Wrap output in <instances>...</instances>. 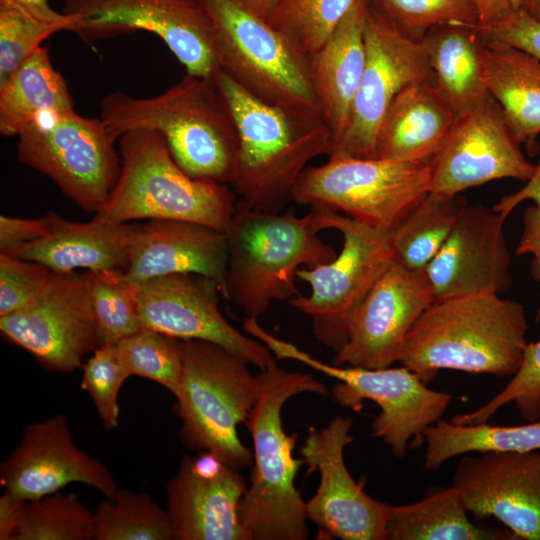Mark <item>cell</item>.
Wrapping results in <instances>:
<instances>
[{
	"label": "cell",
	"instance_id": "obj_38",
	"mask_svg": "<svg viewBox=\"0 0 540 540\" xmlns=\"http://www.w3.org/2000/svg\"><path fill=\"white\" fill-rule=\"evenodd\" d=\"M117 346L128 378L144 377L177 394L182 373L180 339L142 328Z\"/></svg>",
	"mask_w": 540,
	"mask_h": 540
},
{
	"label": "cell",
	"instance_id": "obj_30",
	"mask_svg": "<svg viewBox=\"0 0 540 540\" xmlns=\"http://www.w3.org/2000/svg\"><path fill=\"white\" fill-rule=\"evenodd\" d=\"M389 540H514L510 530L473 523L458 491L437 487L410 504L386 503Z\"/></svg>",
	"mask_w": 540,
	"mask_h": 540
},
{
	"label": "cell",
	"instance_id": "obj_40",
	"mask_svg": "<svg viewBox=\"0 0 540 540\" xmlns=\"http://www.w3.org/2000/svg\"><path fill=\"white\" fill-rule=\"evenodd\" d=\"M513 403L527 421L540 419V339L528 342L522 362L509 383L487 403L452 417L456 424L485 423L503 406Z\"/></svg>",
	"mask_w": 540,
	"mask_h": 540
},
{
	"label": "cell",
	"instance_id": "obj_18",
	"mask_svg": "<svg viewBox=\"0 0 540 540\" xmlns=\"http://www.w3.org/2000/svg\"><path fill=\"white\" fill-rule=\"evenodd\" d=\"M220 288L197 274H170L139 283L142 328L180 340L215 343L260 370L276 358L261 342L240 332L222 315Z\"/></svg>",
	"mask_w": 540,
	"mask_h": 540
},
{
	"label": "cell",
	"instance_id": "obj_34",
	"mask_svg": "<svg viewBox=\"0 0 540 540\" xmlns=\"http://www.w3.org/2000/svg\"><path fill=\"white\" fill-rule=\"evenodd\" d=\"M96 540H175L167 510L145 492L118 489L94 511Z\"/></svg>",
	"mask_w": 540,
	"mask_h": 540
},
{
	"label": "cell",
	"instance_id": "obj_37",
	"mask_svg": "<svg viewBox=\"0 0 540 540\" xmlns=\"http://www.w3.org/2000/svg\"><path fill=\"white\" fill-rule=\"evenodd\" d=\"M94 532V512L76 494L56 492L25 502L15 540H91Z\"/></svg>",
	"mask_w": 540,
	"mask_h": 540
},
{
	"label": "cell",
	"instance_id": "obj_50",
	"mask_svg": "<svg viewBox=\"0 0 540 540\" xmlns=\"http://www.w3.org/2000/svg\"><path fill=\"white\" fill-rule=\"evenodd\" d=\"M249 10L268 21L280 0H239Z\"/></svg>",
	"mask_w": 540,
	"mask_h": 540
},
{
	"label": "cell",
	"instance_id": "obj_1",
	"mask_svg": "<svg viewBox=\"0 0 540 540\" xmlns=\"http://www.w3.org/2000/svg\"><path fill=\"white\" fill-rule=\"evenodd\" d=\"M229 105L239 149L231 188L248 209L279 213L293 201L307 164L329 156L331 131L318 108L279 105L250 94L222 71L212 78Z\"/></svg>",
	"mask_w": 540,
	"mask_h": 540
},
{
	"label": "cell",
	"instance_id": "obj_9",
	"mask_svg": "<svg viewBox=\"0 0 540 540\" xmlns=\"http://www.w3.org/2000/svg\"><path fill=\"white\" fill-rule=\"evenodd\" d=\"M430 191V161L333 155L303 171L293 201L390 232Z\"/></svg>",
	"mask_w": 540,
	"mask_h": 540
},
{
	"label": "cell",
	"instance_id": "obj_23",
	"mask_svg": "<svg viewBox=\"0 0 540 540\" xmlns=\"http://www.w3.org/2000/svg\"><path fill=\"white\" fill-rule=\"evenodd\" d=\"M247 485L237 469L210 451L185 456L166 486L177 540H251L239 507Z\"/></svg>",
	"mask_w": 540,
	"mask_h": 540
},
{
	"label": "cell",
	"instance_id": "obj_22",
	"mask_svg": "<svg viewBox=\"0 0 540 540\" xmlns=\"http://www.w3.org/2000/svg\"><path fill=\"white\" fill-rule=\"evenodd\" d=\"M508 214L467 204L441 249L424 269L435 300L498 294L512 285L504 223Z\"/></svg>",
	"mask_w": 540,
	"mask_h": 540
},
{
	"label": "cell",
	"instance_id": "obj_3",
	"mask_svg": "<svg viewBox=\"0 0 540 540\" xmlns=\"http://www.w3.org/2000/svg\"><path fill=\"white\" fill-rule=\"evenodd\" d=\"M100 118L118 140L135 129L160 133L176 163L194 179L233 181L239 136L213 79L186 73L153 97L112 92L101 101Z\"/></svg>",
	"mask_w": 540,
	"mask_h": 540
},
{
	"label": "cell",
	"instance_id": "obj_4",
	"mask_svg": "<svg viewBox=\"0 0 540 540\" xmlns=\"http://www.w3.org/2000/svg\"><path fill=\"white\" fill-rule=\"evenodd\" d=\"M258 377L261 392L245 423L254 446L253 470L240 503V520L251 540H306V502L295 486L305 463L294 457L297 434L285 432L281 412L291 397L325 395L327 388L310 374L281 368L276 360Z\"/></svg>",
	"mask_w": 540,
	"mask_h": 540
},
{
	"label": "cell",
	"instance_id": "obj_33",
	"mask_svg": "<svg viewBox=\"0 0 540 540\" xmlns=\"http://www.w3.org/2000/svg\"><path fill=\"white\" fill-rule=\"evenodd\" d=\"M467 200L430 191L390 233L397 262L425 269L450 235Z\"/></svg>",
	"mask_w": 540,
	"mask_h": 540
},
{
	"label": "cell",
	"instance_id": "obj_8",
	"mask_svg": "<svg viewBox=\"0 0 540 540\" xmlns=\"http://www.w3.org/2000/svg\"><path fill=\"white\" fill-rule=\"evenodd\" d=\"M243 330L264 344L276 359H289L338 380L332 389L342 407L360 411L364 400L375 402L380 413L372 423V435L381 439L398 458H403L412 437L423 439L427 427L447 410L452 396L432 390L405 366L368 369L328 364L266 331L258 319L246 318Z\"/></svg>",
	"mask_w": 540,
	"mask_h": 540
},
{
	"label": "cell",
	"instance_id": "obj_14",
	"mask_svg": "<svg viewBox=\"0 0 540 540\" xmlns=\"http://www.w3.org/2000/svg\"><path fill=\"white\" fill-rule=\"evenodd\" d=\"M365 66L348 127L331 154L375 157L380 125L394 98L406 86L432 80L422 42L404 35L366 0L363 24Z\"/></svg>",
	"mask_w": 540,
	"mask_h": 540
},
{
	"label": "cell",
	"instance_id": "obj_21",
	"mask_svg": "<svg viewBox=\"0 0 540 540\" xmlns=\"http://www.w3.org/2000/svg\"><path fill=\"white\" fill-rule=\"evenodd\" d=\"M75 482L105 497H112L119 489L108 468L74 444L63 415L28 424L0 467L5 491L26 501L59 492Z\"/></svg>",
	"mask_w": 540,
	"mask_h": 540
},
{
	"label": "cell",
	"instance_id": "obj_24",
	"mask_svg": "<svg viewBox=\"0 0 540 540\" xmlns=\"http://www.w3.org/2000/svg\"><path fill=\"white\" fill-rule=\"evenodd\" d=\"M228 245L224 231L185 220L155 219L140 225L125 272L137 283L170 274L215 281L225 296Z\"/></svg>",
	"mask_w": 540,
	"mask_h": 540
},
{
	"label": "cell",
	"instance_id": "obj_19",
	"mask_svg": "<svg viewBox=\"0 0 540 540\" xmlns=\"http://www.w3.org/2000/svg\"><path fill=\"white\" fill-rule=\"evenodd\" d=\"M435 301L424 269L398 262L373 284L352 313L347 340L333 364L368 369L390 367L416 320Z\"/></svg>",
	"mask_w": 540,
	"mask_h": 540
},
{
	"label": "cell",
	"instance_id": "obj_52",
	"mask_svg": "<svg viewBox=\"0 0 540 540\" xmlns=\"http://www.w3.org/2000/svg\"><path fill=\"white\" fill-rule=\"evenodd\" d=\"M511 9L515 12L522 9L524 0H507Z\"/></svg>",
	"mask_w": 540,
	"mask_h": 540
},
{
	"label": "cell",
	"instance_id": "obj_39",
	"mask_svg": "<svg viewBox=\"0 0 540 540\" xmlns=\"http://www.w3.org/2000/svg\"><path fill=\"white\" fill-rule=\"evenodd\" d=\"M404 35L421 42L441 25H478L472 0H368Z\"/></svg>",
	"mask_w": 540,
	"mask_h": 540
},
{
	"label": "cell",
	"instance_id": "obj_35",
	"mask_svg": "<svg viewBox=\"0 0 540 540\" xmlns=\"http://www.w3.org/2000/svg\"><path fill=\"white\" fill-rule=\"evenodd\" d=\"M83 276L100 345L117 344L142 329L139 283L130 279L125 270H90Z\"/></svg>",
	"mask_w": 540,
	"mask_h": 540
},
{
	"label": "cell",
	"instance_id": "obj_13",
	"mask_svg": "<svg viewBox=\"0 0 540 540\" xmlns=\"http://www.w3.org/2000/svg\"><path fill=\"white\" fill-rule=\"evenodd\" d=\"M82 41L145 30L158 36L187 73L212 79L220 70L212 21L199 0H63Z\"/></svg>",
	"mask_w": 540,
	"mask_h": 540
},
{
	"label": "cell",
	"instance_id": "obj_6",
	"mask_svg": "<svg viewBox=\"0 0 540 540\" xmlns=\"http://www.w3.org/2000/svg\"><path fill=\"white\" fill-rule=\"evenodd\" d=\"M119 148L117 182L94 218L107 223L185 220L225 232L238 200L232 188L187 175L156 131L130 130L119 138Z\"/></svg>",
	"mask_w": 540,
	"mask_h": 540
},
{
	"label": "cell",
	"instance_id": "obj_7",
	"mask_svg": "<svg viewBox=\"0 0 540 540\" xmlns=\"http://www.w3.org/2000/svg\"><path fill=\"white\" fill-rule=\"evenodd\" d=\"M182 373L175 410L181 441L191 449L210 451L240 470L253 464L252 452L238 435L260 392L261 383L248 363L215 343L181 340Z\"/></svg>",
	"mask_w": 540,
	"mask_h": 540
},
{
	"label": "cell",
	"instance_id": "obj_51",
	"mask_svg": "<svg viewBox=\"0 0 540 540\" xmlns=\"http://www.w3.org/2000/svg\"><path fill=\"white\" fill-rule=\"evenodd\" d=\"M521 10L540 22V0H524Z\"/></svg>",
	"mask_w": 540,
	"mask_h": 540
},
{
	"label": "cell",
	"instance_id": "obj_31",
	"mask_svg": "<svg viewBox=\"0 0 540 540\" xmlns=\"http://www.w3.org/2000/svg\"><path fill=\"white\" fill-rule=\"evenodd\" d=\"M74 109L70 90L40 46L0 84V133L18 136L50 113Z\"/></svg>",
	"mask_w": 540,
	"mask_h": 540
},
{
	"label": "cell",
	"instance_id": "obj_26",
	"mask_svg": "<svg viewBox=\"0 0 540 540\" xmlns=\"http://www.w3.org/2000/svg\"><path fill=\"white\" fill-rule=\"evenodd\" d=\"M365 8L366 0H358L327 42L306 57L316 105L332 134V150L348 127L365 66Z\"/></svg>",
	"mask_w": 540,
	"mask_h": 540
},
{
	"label": "cell",
	"instance_id": "obj_25",
	"mask_svg": "<svg viewBox=\"0 0 540 540\" xmlns=\"http://www.w3.org/2000/svg\"><path fill=\"white\" fill-rule=\"evenodd\" d=\"M48 219L46 234L12 256L39 263L54 273H70L79 268H127L139 224L107 223L96 218L80 223L56 213H48Z\"/></svg>",
	"mask_w": 540,
	"mask_h": 540
},
{
	"label": "cell",
	"instance_id": "obj_12",
	"mask_svg": "<svg viewBox=\"0 0 540 540\" xmlns=\"http://www.w3.org/2000/svg\"><path fill=\"white\" fill-rule=\"evenodd\" d=\"M18 160L50 178L81 209L97 213L120 173L118 140L99 117L50 113L18 135Z\"/></svg>",
	"mask_w": 540,
	"mask_h": 540
},
{
	"label": "cell",
	"instance_id": "obj_29",
	"mask_svg": "<svg viewBox=\"0 0 540 540\" xmlns=\"http://www.w3.org/2000/svg\"><path fill=\"white\" fill-rule=\"evenodd\" d=\"M484 81L521 145L540 148V60L506 44L485 40Z\"/></svg>",
	"mask_w": 540,
	"mask_h": 540
},
{
	"label": "cell",
	"instance_id": "obj_20",
	"mask_svg": "<svg viewBox=\"0 0 540 540\" xmlns=\"http://www.w3.org/2000/svg\"><path fill=\"white\" fill-rule=\"evenodd\" d=\"M451 486L469 513L494 517L515 539L540 540V452L463 454Z\"/></svg>",
	"mask_w": 540,
	"mask_h": 540
},
{
	"label": "cell",
	"instance_id": "obj_27",
	"mask_svg": "<svg viewBox=\"0 0 540 540\" xmlns=\"http://www.w3.org/2000/svg\"><path fill=\"white\" fill-rule=\"evenodd\" d=\"M456 118L432 80L414 82L389 106L378 131L375 157L430 161Z\"/></svg>",
	"mask_w": 540,
	"mask_h": 540
},
{
	"label": "cell",
	"instance_id": "obj_28",
	"mask_svg": "<svg viewBox=\"0 0 540 540\" xmlns=\"http://www.w3.org/2000/svg\"><path fill=\"white\" fill-rule=\"evenodd\" d=\"M421 42L433 83L456 117L474 110L491 96L484 81L485 39L476 26H437Z\"/></svg>",
	"mask_w": 540,
	"mask_h": 540
},
{
	"label": "cell",
	"instance_id": "obj_42",
	"mask_svg": "<svg viewBox=\"0 0 540 540\" xmlns=\"http://www.w3.org/2000/svg\"><path fill=\"white\" fill-rule=\"evenodd\" d=\"M81 388L91 397L106 429L119 423L118 395L128 379L117 344L100 345L83 364Z\"/></svg>",
	"mask_w": 540,
	"mask_h": 540
},
{
	"label": "cell",
	"instance_id": "obj_47",
	"mask_svg": "<svg viewBox=\"0 0 540 540\" xmlns=\"http://www.w3.org/2000/svg\"><path fill=\"white\" fill-rule=\"evenodd\" d=\"M26 12L34 16L35 18L55 25L61 30L71 31L76 17L74 15L65 14L54 10L48 0H13Z\"/></svg>",
	"mask_w": 540,
	"mask_h": 540
},
{
	"label": "cell",
	"instance_id": "obj_2",
	"mask_svg": "<svg viewBox=\"0 0 540 540\" xmlns=\"http://www.w3.org/2000/svg\"><path fill=\"white\" fill-rule=\"evenodd\" d=\"M524 306L498 294L435 300L416 320L398 362L425 384L443 369L512 377L527 341Z\"/></svg>",
	"mask_w": 540,
	"mask_h": 540
},
{
	"label": "cell",
	"instance_id": "obj_10",
	"mask_svg": "<svg viewBox=\"0 0 540 540\" xmlns=\"http://www.w3.org/2000/svg\"><path fill=\"white\" fill-rule=\"evenodd\" d=\"M311 212L319 231L340 232L343 246L331 261L297 271L311 291L308 296L295 295L289 303L310 318L315 338L337 352L347 340L352 313L397 259L389 231L337 212Z\"/></svg>",
	"mask_w": 540,
	"mask_h": 540
},
{
	"label": "cell",
	"instance_id": "obj_44",
	"mask_svg": "<svg viewBox=\"0 0 540 540\" xmlns=\"http://www.w3.org/2000/svg\"><path fill=\"white\" fill-rule=\"evenodd\" d=\"M527 182L520 191L505 198L512 206L525 199H531L535 203L523 214V230L515 254L532 256L530 273L534 280L540 282V158L535 174ZM536 320H540V304Z\"/></svg>",
	"mask_w": 540,
	"mask_h": 540
},
{
	"label": "cell",
	"instance_id": "obj_36",
	"mask_svg": "<svg viewBox=\"0 0 540 540\" xmlns=\"http://www.w3.org/2000/svg\"><path fill=\"white\" fill-rule=\"evenodd\" d=\"M357 1L280 0L268 22L307 57L327 42Z\"/></svg>",
	"mask_w": 540,
	"mask_h": 540
},
{
	"label": "cell",
	"instance_id": "obj_17",
	"mask_svg": "<svg viewBox=\"0 0 540 540\" xmlns=\"http://www.w3.org/2000/svg\"><path fill=\"white\" fill-rule=\"evenodd\" d=\"M430 168L432 192L458 195L498 179L529 181L537 165L528 161L502 108L490 96L456 118Z\"/></svg>",
	"mask_w": 540,
	"mask_h": 540
},
{
	"label": "cell",
	"instance_id": "obj_15",
	"mask_svg": "<svg viewBox=\"0 0 540 540\" xmlns=\"http://www.w3.org/2000/svg\"><path fill=\"white\" fill-rule=\"evenodd\" d=\"M352 426L350 417L336 416L324 428H308L300 454L308 472L318 471L320 484L306 502V516L318 527V539L387 540L386 503L364 491L344 460Z\"/></svg>",
	"mask_w": 540,
	"mask_h": 540
},
{
	"label": "cell",
	"instance_id": "obj_11",
	"mask_svg": "<svg viewBox=\"0 0 540 540\" xmlns=\"http://www.w3.org/2000/svg\"><path fill=\"white\" fill-rule=\"evenodd\" d=\"M214 28L220 71L255 97L315 107L306 57L239 0H199Z\"/></svg>",
	"mask_w": 540,
	"mask_h": 540
},
{
	"label": "cell",
	"instance_id": "obj_49",
	"mask_svg": "<svg viewBox=\"0 0 540 540\" xmlns=\"http://www.w3.org/2000/svg\"><path fill=\"white\" fill-rule=\"evenodd\" d=\"M478 15V27L499 24L512 16L514 11L507 0H472Z\"/></svg>",
	"mask_w": 540,
	"mask_h": 540
},
{
	"label": "cell",
	"instance_id": "obj_32",
	"mask_svg": "<svg viewBox=\"0 0 540 540\" xmlns=\"http://www.w3.org/2000/svg\"><path fill=\"white\" fill-rule=\"evenodd\" d=\"M423 467L435 470L467 453L530 452L540 450V419L516 426L485 423L456 424L439 419L423 432Z\"/></svg>",
	"mask_w": 540,
	"mask_h": 540
},
{
	"label": "cell",
	"instance_id": "obj_48",
	"mask_svg": "<svg viewBox=\"0 0 540 540\" xmlns=\"http://www.w3.org/2000/svg\"><path fill=\"white\" fill-rule=\"evenodd\" d=\"M26 500L7 491L0 497V539L15 540L17 526Z\"/></svg>",
	"mask_w": 540,
	"mask_h": 540
},
{
	"label": "cell",
	"instance_id": "obj_16",
	"mask_svg": "<svg viewBox=\"0 0 540 540\" xmlns=\"http://www.w3.org/2000/svg\"><path fill=\"white\" fill-rule=\"evenodd\" d=\"M2 336L45 368L70 372L100 346L97 324L83 274L53 273L43 292L29 305L0 316Z\"/></svg>",
	"mask_w": 540,
	"mask_h": 540
},
{
	"label": "cell",
	"instance_id": "obj_45",
	"mask_svg": "<svg viewBox=\"0 0 540 540\" xmlns=\"http://www.w3.org/2000/svg\"><path fill=\"white\" fill-rule=\"evenodd\" d=\"M476 28L485 40L506 44L540 60V22L523 10L494 26Z\"/></svg>",
	"mask_w": 540,
	"mask_h": 540
},
{
	"label": "cell",
	"instance_id": "obj_43",
	"mask_svg": "<svg viewBox=\"0 0 540 540\" xmlns=\"http://www.w3.org/2000/svg\"><path fill=\"white\" fill-rule=\"evenodd\" d=\"M53 273L39 263L0 253V316L19 311L33 302Z\"/></svg>",
	"mask_w": 540,
	"mask_h": 540
},
{
	"label": "cell",
	"instance_id": "obj_46",
	"mask_svg": "<svg viewBox=\"0 0 540 540\" xmlns=\"http://www.w3.org/2000/svg\"><path fill=\"white\" fill-rule=\"evenodd\" d=\"M48 214L36 219L0 216V253L13 255L48 231Z\"/></svg>",
	"mask_w": 540,
	"mask_h": 540
},
{
	"label": "cell",
	"instance_id": "obj_5",
	"mask_svg": "<svg viewBox=\"0 0 540 540\" xmlns=\"http://www.w3.org/2000/svg\"><path fill=\"white\" fill-rule=\"evenodd\" d=\"M319 232L311 211L299 217L292 211H256L237 202L225 230L228 263L224 297L240 308L245 318L258 319L273 301L297 295V271L336 256Z\"/></svg>",
	"mask_w": 540,
	"mask_h": 540
},
{
	"label": "cell",
	"instance_id": "obj_41",
	"mask_svg": "<svg viewBox=\"0 0 540 540\" xmlns=\"http://www.w3.org/2000/svg\"><path fill=\"white\" fill-rule=\"evenodd\" d=\"M58 31L59 27L35 18L13 0H0V84Z\"/></svg>",
	"mask_w": 540,
	"mask_h": 540
}]
</instances>
